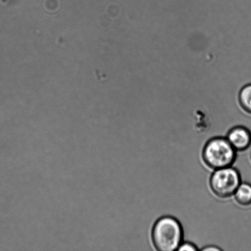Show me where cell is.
<instances>
[{
  "label": "cell",
  "mask_w": 251,
  "mask_h": 251,
  "mask_svg": "<svg viewBox=\"0 0 251 251\" xmlns=\"http://www.w3.org/2000/svg\"><path fill=\"white\" fill-rule=\"evenodd\" d=\"M198 250V248L193 243L186 242L181 243L177 251H194Z\"/></svg>",
  "instance_id": "7"
},
{
  "label": "cell",
  "mask_w": 251,
  "mask_h": 251,
  "mask_svg": "<svg viewBox=\"0 0 251 251\" xmlns=\"http://www.w3.org/2000/svg\"><path fill=\"white\" fill-rule=\"evenodd\" d=\"M204 162L210 169L217 170L230 167L237 157V150L226 137H216L208 140L203 147Z\"/></svg>",
  "instance_id": "2"
},
{
  "label": "cell",
  "mask_w": 251,
  "mask_h": 251,
  "mask_svg": "<svg viewBox=\"0 0 251 251\" xmlns=\"http://www.w3.org/2000/svg\"><path fill=\"white\" fill-rule=\"evenodd\" d=\"M241 183L240 172L231 166L215 170L210 179L213 193L223 199L234 195Z\"/></svg>",
  "instance_id": "3"
},
{
  "label": "cell",
  "mask_w": 251,
  "mask_h": 251,
  "mask_svg": "<svg viewBox=\"0 0 251 251\" xmlns=\"http://www.w3.org/2000/svg\"></svg>",
  "instance_id": "9"
},
{
  "label": "cell",
  "mask_w": 251,
  "mask_h": 251,
  "mask_svg": "<svg viewBox=\"0 0 251 251\" xmlns=\"http://www.w3.org/2000/svg\"><path fill=\"white\" fill-rule=\"evenodd\" d=\"M239 99L240 104L246 111L251 114V84L246 85L241 90Z\"/></svg>",
  "instance_id": "6"
},
{
  "label": "cell",
  "mask_w": 251,
  "mask_h": 251,
  "mask_svg": "<svg viewBox=\"0 0 251 251\" xmlns=\"http://www.w3.org/2000/svg\"><path fill=\"white\" fill-rule=\"evenodd\" d=\"M226 139L237 151H244L251 144V133L243 126H236L228 132Z\"/></svg>",
  "instance_id": "4"
},
{
  "label": "cell",
  "mask_w": 251,
  "mask_h": 251,
  "mask_svg": "<svg viewBox=\"0 0 251 251\" xmlns=\"http://www.w3.org/2000/svg\"><path fill=\"white\" fill-rule=\"evenodd\" d=\"M183 237L180 223L172 216L160 218L152 229V244L159 251H174L178 250Z\"/></svg>",
  "instance_id": "1"
},
{
  "label": "cell",
  "mask_w": 251,
  "mask_h": 251,
  "mask_svg": "<svg viewBox=\"0 0 251 251\" xmlns=\"http://www.w3.org/2000/svg\"><path fill=\"white\" fill-rule=\"evenodd\" d=\"M202 250L203 251H220L221 249H220V248L215 247H214V246H213L212 247H206L205 248H203V249H202Z\"/></svg>",
  "instance_id": "8"
},
{
  "label": "cell",
  "mask_w": 251,
  "mask_h": 251,
  "mask_svg": "<svg viewBox=\"0 0 251 251\" xmlns=\"http://www.w3.org/2000/svg\"><path fill=\"white\" fill-rule=\"evenodd\" d=\"M236 201L241 205L248 206L251 204V184L241 183L234 194Z\"/></svg>",
  "instance_id": "5"
}]
</instances>
